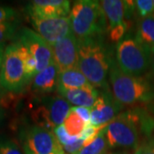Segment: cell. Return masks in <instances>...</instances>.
<instances>
[{
    "instance_id": "obj_10",
    "label": "cell",
    "mask_w": 154,
    "mask_h": 154,
    "mask_svg": "<svg viewBox=\"0 0 154 154\" xmlns=\"http://www.w3.org/2000/svg\"><path fill=\"white\" fill-rule=\"evenodd\" d=\"M99 92V97L91 108V124L97 127L109 123L122 109L114 99L109 87L102 88Z\"/></svg>"
},
{
    "instance_id": "obj_19",
    "label": "cell",
    "mask_w": 154,
    "mask_h": 154,
    "mask_svg": "<svg viewBox=\"0 0 154 154\" xmlns=\"http://www.w3.org/2000/svg\"><path fill=\"white\" fill-rule=\"evenodd\" d=\"M106 126L99 132L93 142L82 147L76 154H107L109 145L106 139Z\"/></svg>"
},
{
    "instance_id": "obj_3",
    "label": "cell",
    "mask_w": 154,
    "mask_h": 154,
    "mask_svg": "<svg viewBox=\"0 0 154 154\" xmlns=\"http://www.w3.org/2000/svg\"><path fill=\"white\" fill-rule=\"evenodd\" d=\"M69 17L72 32L78 40L104 36L108 27L105 13L99 1L80 0L75 2Z\"/></svg>"
},
{
    "instance_id": "obj_25",
    "label": "cell",
    "mask_w": 154,
    "mask_h": 154,
    "mask_svg": "<svg viewBox=\"0 0 154 154\" xmlns=\"http://www.w3.org/2000/svg\"><path fill=\"white\" fill-rule=\"evenodd\" d=\"M53 133H54L57 139L58 140V141L60 142V144L63 146L75 143L78 140H80V136H71V135H69L67 132L65 127L63 126V124L56 127L54 130H53Z\"/></svg>"
},
{
    "instance_id": "obj_20",
    "label": "cell",
    "mask_w": 154,
    "mask_h": 154,
    "mask_svg": "<svg viewBox=\"0 0 154 154\" xmlns=\"http://www.w3.org/2000/svg\"><path fill=\"white\" fill-rule=\"evenodd\" d=\"M86 125L87 123L80 117V116L71 110H69L63 122V126L65 127L67 132L71 136H80Z\"/></svg>"
},
{
    "instance_id": "obj_31",
    "label": "cell",
    "mask_w": 154,
    "mask_h": 154,
    "mask_svg": "<svg viewBox=\"0 0 154 154\" xmlns=\"http://www.w3.org/2000/svg\"><path fill=\"white\" fill-rule=\"evenodd\" d=\"M84 146V141L82 140H78L75 143L63 146L64 152L69 154H76Z\"/></svg>"
},
{
    "instance_id": "obj_29",
    "label": "cell",
    "mask_w": 154,
    "mask_h": 154,
    "mask_svg": "<svg viewBox=\"0 0 154 154\" xmlns=\"http://www.w3.org/2000/svg\"><path fill=\"white\" fill-rule=\"evenodd\" d=\"M134 154H154V139L150 138L139 145Z\"/></svg>"
},
{
    "instance_id": "obj_21",
    "label": "cell",
    "mask_w": 154,
    "mask_h": 154,
    "mask_svg": "<svg viewBox=\"0 0 154 154\" xmlns=\"http://www.w3.org/2000/svg\"><path fill=\"white\" fill-rule=\"evenodd\" d=\"M16 41L19 45L20 51L22 53V58L24 61V68H25V74H26L27 82H28V83H30V82L37 75V61L23 45L21 44L17 40H16Z\"/></svg>"
},
{
    "instance_id": "obj_5",
    "label": "cell",
    "mask_w": 154,
    "mask_h": 154,
    "mask_svg": "<svg viewBox=\"0 0 154 154\" xmlns=\"http://www.w3.org/2000/svg\"><path fill=\"white\" fill-rule=\"evenodd\" d=\"M140 132L134 110L119 113L106 126L110 148L136 149L140 144Z\"/></svg>"
},
{
    "instance_id": "obj_33",
    "label": "cell",
    "mask_w": 154,
    "mask_h": 154,
    "mask_svg": "<svg viewBox=\"0 0 154 154\" xmlns=\"http://www.w3.org/2000/svg\"><path fill=\"white\" fill-rule=\"evenodd\" d=\"M146 109H147V110H148L149 112L152 114V116L154 117V99L147 104Z\"/></svg>"
},
{
    "instance_id": "obj_1",
    "label": "cell",
    "mask_w": 154,
    "mask_h": 154,
    "mask_svg": "<svg viewBox=\"0 0 154 154\" xmlns=\"http://www.w3.org/2000/svg\"><path fill=\"white\" fill-rule=\"evenodd\" d=\"M79 41L78 69L94 88L108 87L106 78L110 70L111 57L105 46L103 36Z\"/></svg>"
},
{
    "instance_id": "obj_7",
    "label": "cell",
    "mask_w": 154,
    "mask_h": 154,
    "mask_svg": "<svg viewBox=\"0 0 154 154\" xmlns=\"http://www.w3.org/2000/svg\"><path fill=\"white\" fill-rule=\"evenodd\" d=\"M23 152L28 154H65L54 133L33 125L22 134Z\"/></svg>"
},
{
    "instance_id": "obj_13",
    "label": "cell",
    "mask_w": 154,
    "mask_h": 154,
    "mask_svg": "<svg viewBox=\"0 0 154 154\" xmlns=\"http://www.w3.org/2000/svg\"><path fill=\"white\" fill-rule=\"evenodd\" d=\"M57 93L71 105L87 108L93 107L99 94L93 85L75 89H57Z\"/></svg>"
},
{
    "instance_id": "obj_14",
    "label": "cell",
    "mask_w": 154,
    "mask_h": 154,
    "mask_svg": "<svg viewBox=\"0 0 154 154\" xmlns=\"http://www.w3.org/2000/svg\"><path fill=\"white\" fill-rule=\"evenodd\" d=\"M59 71L53 61L44 70L38 72L32 82V89L35 93L46 94L57 90Z\"/></svg>"
},
{
    "instance_id": "obj_6",
    "label": "cell",
    "mask_w": 154,
    "mask_h": 154,
    "mask_svg": "<svg viewBox=\"0 0 154 154\" xmlns=\"http://www.w3.org/2000/svg\"><path fill=\"white\" fill-rule=\"evenodd\" d=\"M24 61L17 41L7 45L0 69V88L10 93H20L28 85Z\"/></svg>"
},
{
    "instance_id": "obj_15",
    "label": "cell",
    "mask_w": 154,
    "mask_h": 154,
    "mask_svg": "<svg viewBox=\"0 0 154 154\" xmlns=\"http://www.w3.org/2000/svg\"><path fill=\"white\" fill-rule=\"evenodd\" d=\"M41 104L48 110L51 121L56 127L62 125L71 109L70 103L61 96H45L41 99Z\"/></svg>"
},
{
    "instance_id": "obj_16",
    "label": "cell",
    "mask_w": 154,
    "mask_h": 154,
    "mask_svg": "<svg viewBox=\"0 0 154 154\" xmlns=\"http://www.w3.org/2000/svg\"><path fill=\"white\" fill-rule=\"evenodd\" d=\"M99 3L104 11L110 30L125 22L126 1L104 0Z\"/></svg>"
},
{
    "instance_id": "obj_24",
    "label": "cell",
    "mask_w": 154,
    "mask_h": 154,
    "mask_svg": "<svg viewBox=\"0 0 154 154\" xmlns=\"http://www.w3.org/2000/svg\"><path fill=\"white\" fill-rule=\"evenodd\" d=\"M18 25V22L16 21L0 24V44L5 43L16 34Z\"/></svg>"
},
{
    "instance_id": "obj_2",
    "label": "cell",
    "mask_w": 154,
    "mask_h": 154,
    "mask_svg": "<svg viewBox=\"0 0 154 154\" xmlns=\"http://www.w3.org/2000/svg\"><path fill=\"white\" fill-rule=\"evenodd\" d=\"M111 94L123 108L138 104H148L154 99V86L143 77L124 74L111 58L109 70Z\"/></svg>"
},
{
    "instance_id": "obj_35",
    "label": "cell",
    "mask_w": 154,
    "mask_h": 154,
    "mask_svg": "<svg viewBox=\"0 0 154 154\" xmlns=\"http://www.w3.org/2000/svg\"><path fill=\"white\" fill-rule=\"evenodd\" d=\"M150 69H151V73H152V74L154 75V53L152 55V58H151Z\"/></svg>"
},
{
    "instance_id": "obj_8",
    "label": "cell",
    "mask_w": 154,
    "mask_h": 154,
    "mask_svg": "<svg viewBox=\"0 0 154 154\" xmlns=\"http://www.w3.org/2000/svg\"><path fill=\"white\" fill-rule=\"evenodd\" d=\"M16 38L37 61V74L44 70L54 61L52 47L35 31L23 28L18 32Z\"/></svg>"
},
{
    "instance_id": "obj_38",
    "label": "cell",
    "mask_w": 154,
    "mask_h": 154,
    "mask_svg": "<svg viewBox=\"0 0 154 154\" xmlns=\"http://www.w3.org/2000/svg\"><path fill=\"white\" fill-rule=\"evenodd\" d=\"M25 154H28V153H25Z\"/></svg>"
},
{
    "instance_id": "obj_22",
    "label": "cell",
    "mask_w": 154,
    "mask_h": 154,
    "mask_svg": "<svg viewBox=\"0 0 154 154\" xmlns=\"http://www.w3.org/2000/svg\"><path fill=\"white\" fill-rule=\"evenodd\" d=\"M108 124V123H107ZM107 124L105 125H103V126H94L90 123H88L86 125L85 128L83 129V131L82 132V134H80V139L84 141V146H88L91 142H93L95 138L98 136V134H99V132L105 128ZM83 146V147H84Z\"/></svg>"
},
{
    "instance_id": "obj_4",
    "label": "cell",
    "mask_w": 154,
    "mask_h": 154,
    "mask_svg": "<svg viewBox=\"0 0 154 154\" xmlns=\"http://www.w3.org/2000/svg\"><path fill=\"white\" fill-rule=\"evenodd\" d=\"M116 57L124 74L140 77L150 68L152 53L135 38L127 37L117 43Z\"/></svg>"
},
{
    "instance_id": "obj_30",
    "label": "cell",
    "mask_w": 154,
    "mask_h": 154,
    "mask_svg": "<svg viewBox=\"0 0 154 154\" xmlns=\"http://www.w3.org/2000/svg\"><path fill=\"white\" fill-rule=\"evenodd\" d=\"M71 110L75 112L76 114L80 116V117L87 124L91 122V110L90 108L87 107H79V106H74L71 107Z\"/></svg>"
},
{
    "instance_id": "obj_28",
    "label": "cell",
    "mask_w": 154,
    "mask_h": 154,
    "mask_svg": "<svg viewBox=\"0 0 154 154\" xmlns=\"http://www.w3.org/2000/svg\"><path fill=\"white\" fill-rule=\"evenodd\" d=\"M17 11L8 6H0V24L15 21L17 18Z\"/></svg>"
},
{
    "instance_id": "obj_37",
    "label": "cell",
    "mask_w": 154,
    "mask_h": 154,
    "mask_svg": "<svg viewBox=\"0 0 154 154\" xmlns=\"http://www.w3.org/2000/svg\"><path fill=\"white\" fill-rule=\"evenodd\" d=\"M153 10H154V0H153ZM154 14V13H153Z\"/></svg>"
},
{
    "instance_id": "obj_34",
    "label": "cell",
    "mask_w": 154,
    "mask_h": 154,
    "mask_svg": "<svg viewBox=\"0 0 154 154\" xmlns=\"http://www.w3.org/2000/svg\"><path fill=\"white\" fill-rule=\"evenodd\" d=\"M5 112L4 108L0 105V124L5 120Z\"/></svg>"
},
{
    "instance_id": "obj_9",
    "label": "cell",
    "mask_w": 154,
    "mask_h": 154,
    "mask_svg": "<svg viewBox=\"0 0 154 154\" xmlns=\"http://www.w3.org/2000/svg\"><path fill=\"white\" fill-rule=\"evenodd\" d=\"M29 20L36 33L51 46L73 33L69 17L60 18L29 17Z\"/></svg>"
},
{
    "instance_id": "obj_18",
    "label": "cell",
    "mask_w": 154,
    "mask_h": 154,
    "mask_svg": "<svg viewBox=\"0 0 154 154\" xmlns=\"http://www.w3.org/2000/svg\"><path fill=\"white\" fill-rule=\"evenodd\" d=\"M88 85L92 84L78 68L59 73L57 89H75Z\"/></svg>"
},
{
    "instance_id": "obj_26",
    "label": "cell",
    "mask_w": 154,
    "mask_h": 154,
    "mask_svg": "<svg viewBox=\"0 0 154 154\" xmlns=\"http://www.w3.org/2000/svg\"><path fill=\"white\" fill-rule=\"evenodd\" d=\"M134 5L139 16L141 18L153 15L154 10L152 0H136L134 1Z\"/></svg>"
},
{
    "instance_id": "obj_17",
    "label": "cell",
    "mask_w": 154,
    "mask_h": 154,
    "mask_svg": "<svg viewBox=\"0 0 154 154\" xmlns=\"http://www.w3.org/2000/svg\"><path fill=\"white\" fill-rule=\"evenodd\" d=\"M135 38L152 55L154 53V14L140 18L138 22Z\"/></svg>"
},
{
    "instance_id": "obj_23",
    "label": "cell",
    "mask_w": 154,
    "mask_h": 154,
    "mask_svg": "<svg viewBox=\"0 0 154 154\" xmlns=\"http://www.w3.org/2000/svg\"><path fill=\"white\" fill-rule=\"evenodd\" d=\"M0 154H25L13 140L0 137Z\"/></svg>"
},
{
    "instance_id": "obj_32",
    "label": "cell",
    "mask_w": 154,
    "mask_h": 154,
    "mask_svg": "<svg viewBox=\"0 0 154 154\" xmlns=\"http://www.w3.org/2000/svg\"><path fill=\"white\" fill-rule=\"evenodd\" d=\"M5 44H0V69H1V66H2V62H3V57H4V54H5Z\"/></svg>"
},
{
    "instance_id": "obj_12",
    "label": "cell",
    "mask_w": 154,
    "mask_h": 154,
    "mask_svg": "<svg viewBox=\"0 0 154 154\" xmlns=\"http://www.w3.org/2000/svg\"><path fill=\"white\" fill-rule=\"evenodd\" d=\"M70 11V2L67 0H33L26 7L28 17L43 18L67 17Z\"/></svg>"
},
{
    "instance_id": "obj_36",
    "label": "cell",
    "mask_w": 154,
    "mask_h": 154,
    "mask_svg": "<svg viewBox=\"0 0 154 154\" xmlns=\"http://www.w3.org/2000/svg\"><path fill=\"white\" fill-rule=\"evenodd\" d=\"M4 93H5V91H4V90H3L2 88H0V99H2L3 96L5 95V94H4Z\"/></svg>"
},
{
    "instance_id": "obj_11",
    "label": "cell",
    "mask_w": 154,
    "mask_h": 154,
    "mask_svg": "<svg viewBox=\"0 0 154 154\" xmlns=\"http://www.w3.org/2000/svg\"><path fill=\"white\" fill-rule=\"evenodd\" d=\"M53 60L59 73L78 67L79 41L72 33L52 46Z\"/></svg>"
},
{
    "instance_id": "obj_27",
    "label": "cell",
    "mask_w": 154,
    "mask_h": 154,
    "mask_svg": "<svg viewBox=\"0 0 154 154\" xmlns=\"http://www.w3.org/2000/svg\"><path fill=\"white\" fill-rule=\"evenodd\" d=\"M128 28V22H125L121 25L110 29V38L113 42H120L122 38H124V35L126 33Z\"/></svg>"
}]
</instances>
